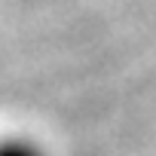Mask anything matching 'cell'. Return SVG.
I'll use <instances>...</instances> for the list:
<instances>
[{
    "label": "cell",
    "instance_id": "6da1fadb",
    "mask_svg": "<svg viewBox=\"0 0 156 156\" xmlns=\"http://www.w3.org/2000/svg\"><path fill=\"white\" fill-rule=\"evenodd\" d=\"M0 156H49V153L31 138L9 135V138H0Z\"/></svg>",
    "mask_w": 156,
    "mask_h": 156
}]
</instances>
